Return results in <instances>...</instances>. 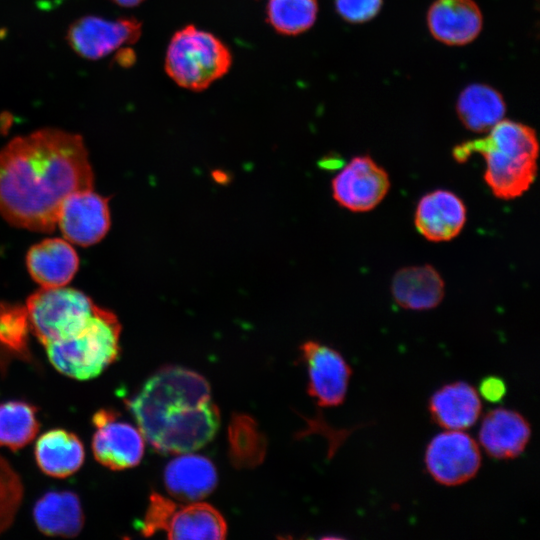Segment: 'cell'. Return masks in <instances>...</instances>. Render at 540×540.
<instances>
[{
  "instance_id": "6da1fadb",
  "label": "cell",
  "mask_w": 540,
  "mask_h": 540,
  "mask_svg": "<svg viewBox=\"0 0 540 540\" xmlns=\"http://www.w3.org/2000/svg\"><path fill=\"white\" fill-rule=\"evenodd\" d=\"M92 187L88 152L77 134L45 128L0 150V215L16 227L52 232L65 198Z\"/></svg>"
},
{
  "instance_id": "7a4b0ae2",
  "label": "cell",
  "mask_w": 540,
  "mask_h": 540,
  "mask_svg": "<svg viewBox=\"0 0 540 540\" xmlns=\"http://www.w3.org/2000/svg\"><path fill=\"white\" fill-rule=\"evenodd\" d=\"M127 406L144 439L165 454L202 448L220 424L207 380L179 366H166L151 375Z\"/></svg>"
},
{
  "instance_id": "3957f363",
  "label": "cell",
  "mask_w": 540,
  "mask_h": 540,
  "mask_svg": "<svg viewBox=\"0 0 540 540\" xmlns=\"http://www.w3.org/2000/svg\"><path fill=\"white\" fill-rule=\"evenodd\" d=\"M479 139L465 141L452 151L464 163L474 154L485 161L484 181L493 195L512 200L526 193L537 177L539 141L530 126L501 120Z\"/></svg>"
},
{
  "instance_id": "277c9868",
  "label": "cell",
  "mask_w": 540,
  "mask_h": 540,
  "mask_svg": "<svg viewBox=\"0 0 540 540\" xmlns=\"http://www.w3.org/2000/svg\"><path fill=\"white\" fill-rule=\"evenodd\" d=\"M121 325L110 311L99 308L77 334L45 345L52 365L77 380L98 376L118 356Z\"/></svg>"
},
{
  "instance_id": "5b68a950",
  "label": "cell",
  "mask_w": 540,
  "mask_h": 540,
  "mask_svg": "<svg viewBox=\"0 0 540 540\" xmlns=\"http://www.w3.org/2000/svg\"><path fill=\"white\" fill-rule=\"evenodd\" d=\"M232 55L215 35L187 25L175 32L165 55V71L180 87L202 91L230 69Z\"/></svg>"
},
{
  "instance_id": "8992f818",
  "label": "cell",
  "mask_w": 540,
  "mask_h": 540,
  "mask_svg": "<svg viewBox=\"0 0 540 540\" xmlns=\"http://www.w3.org/2000/svg\"><path fill=\"white\" fill-rule=\"evenodd\" d=\"M98 306L84 293L63 287L41 288L27 300V316L36 337L47 345L81 331Z\"/></svg>"
},
{
  "instance_id": "52a82bcc",
  "label": "cell",
  "mask_w": 540,
  "mask_h": 540,
  "mask_svg": "<svg viewBox=\"0 0 540 540\" xmlns=\"http://www.w3.org/2000/svg\"><path fill=\"white\" fill-rule=\"evenodd\" d=\"M157 532H165L169 539H224L227 525L220 512L208 503L178 504L152 493L142 533L151 536Z\"/></svg>"
},
{
  "instance_id": "ba28073f",
  "label": "cell",
  "mask_w": 540,
  "mask_h": 540,
  "mask_svg": "<svg viewBox=\"0 0 540 540\" xmlns=\"http://www.w3.org/2000/svg\"><path fill=\"white\" fill-rule=\"evenodd\" d=\"M425 465L439 484L457 486L471 480L481 466L476 441L462 430H448L436 435L425 452Z\"/></svg>"
},
{
  "instance_id": "9c48e42d",
  "label": "cell",
  "mask_w": 540,
  "mask_h": 540,
  "mask_svg": "<svg viewBox=\"0 0 540 540\" xmlns=\"http://www.w3.org/2000/svg\"><path fill=\"white\" fill-rule=\"evenodd\" d=\"M387 171L368 155L353 157L333 178L334 200L351 212H368L389 192Z\"/></svg>"
},
{
  "instance_id": "30bf717a",
  "label": "cell",
  "mask_w": 540,
  "mask_h": 540,
  "mask_svg": "<svg viewBox=\"0 0 540 540\" xmlns=\"http://www.w3.org/2000/svg\"><path fill=\"white\" fill-rule=\"evenodd\" d=\"M141 29V23L132 17L112 20L88 15L69 26L66 39L80 57L98 60L124 45L134 44L140 38Z\"/></svg>"
},
{
  "instance_id": "8fae6325",
  "label": "cell",
  "mask_w": 540,
  "mask_h": 540,
  "mask_svg": "<svg viewBox=\"0 0 540 540\" xmlns=\"http://www.w3.org/2000/svg\"><path fill=\"white\" fill-rule=\"evenodd\" d=\"M302 359L308 371V393L322 407L343 403L352 369L335 349L316 341L301 346Z\"/></svg>"
},
{
  "instance_id": "7c38bea8",
  "label": "cell",
  "mask_w": 540,
  "mask_h": 540,
  "mask_svg": "<svg viewBox=\"0 0 540 540\" xmlns=\"http://www.w3.org/2000/svg\"><path fill=\"white\" fill-rule=\"evenodd\" d=\"M57 226L70 243L86 247L99 242L110 227L108 199L92 189L70 194L60 206Z\"/></svg>"
},
{
  "instance_id": "4fadbf2b",
  "label": "cell",
  "mask_w": 540,
  "mask_h": 540,
  "mask_svg": "<svg viewBox=\"0 0 540 540\" xmlns=\"http://www.w3.org/2000/svg\"><path fill=\"white\" fill-rule=\"evenodd\" d=\"M96 431L92 450L102 465L123 470L139 464L144 453V437L133 425L117 419V414L101 410L93 416Z\"/></svg>"
},
{
  "instance_id": "5bb4252c",
  "label": "cell",
  "mask_w": 540,
  "mask_h": 540,
  "mask_svg": "<svg viewBox=\"0 0 540 540\" xmlns=\"http://www.w3.org/2000/svg\"><path fill=\"white\" fill-rule=\"evenodd\" d=\"M467 220L463 200L454 192L436 189L423 195L417 203L414 224L428 241L446 242L457 237Z\"/></svg>"
},
{
  "instance_id": "9a60e30c",
  "label": "cell",
  "mask_w": 540,
  "mask_h": 540,
  "mask_svg": "<svg viewBox=\"0 0 540 540\" xmlns=\"http://www.w3.org/2000/svg\"><path fill=\"white\" fill-rule=\"evenodd\" d=\"M427 24L437 41L461 46L479 35L483 17L474 0H436L428 10Z\"/></svg>"
},
{
  "instance_id": "2e32d148",
  "label": "cell",
  "mask_w": 540,
  "mask_h": 540,
  "mask_svg": "<svg viewBox=\"0 0 540 540\" xmlns=\"http://www.w3.org/2000/svg\"><path fill=\"white\" fill-rule=\"evenodd\" d=\"M531 437V426L520 413L496 408L483 418L479 442L494 459H513L526 448Z\"/></svg>"
},
{
  "instance_id": "e0dca14e",
  "label": "cell",
  "mask_w": 540,
  "mask_h": 540,
  "mask_svg": "<svg viewBox=\"0 0 540 540\" xmlns=\"http://www.w3.org/2000/svg\"><path fill=\"white\" fill-rule=\"evenodd\" d=\"M391 294L396 304L404 309L429 310L443 300L445 283L429 264L403 267L392 278Z\"/></svg>"
},
{
  "instance_id": "ac0fdd59",
  "label": "cell",
  "mask_w": 540,
  "mask_h": 540,
  "mask_svg": "<svg viewBox=\"0 0 540 540\" xmlns=\"http://www.w3.org/2000/svg\"><path fill=\"white\" fill-rule=\"evenodd\" d=\"M27 268L42 288L63 287L74 277L79 258L67 240L45 239L32 246L27 254Z\"/></svg>"
},
{
  "instance_id": "d6986e66",
  "label": "cell",
  "mask_w": 540,
  "mask_h": 540,
  "mask_svg": "<svg viewBox=\"0 0 540 540\" xmlns=\"http://www.w3.org/2000/svg\"><path fill=\"white\" fill-rule=\"evenodd\" d=\"M429 412L439 426L448 430H465L478 420L482 404L475 388L457 381L444 385L429 399Z\"/></svg>"
},
{
  "instance_id": "ffe728a7",
  "label": "cell",
  "mask_w": 540,
  "mask_h": 540,
  "mask_svg": "<svg viewBox=\"0 0 540 540\" xmlns=\"http://www.w3.org/2000/svg\"><path fill=\"white\" fill-rule=\"evenodd\" d=\"M168 492L182 501H198L209 495L217 484L213 463L206 457L183 453L168 463L164 472Z\"/></svg>"
},
{
  "instance_id": "44dd1931",
  "label": "cell",
  "mask_w": 540,
  "mask_h": 540,
  "mask_svg": "<svg viewBox=\"0 0 540 540\" xmlns=\"http://www.w3.org/2000/svg\"><path fill=\"white\" fill-rule=\"evenodd\" d=\"M33 516L38 529L50 536H76L84 524L79 498L70 491L44 494L36 502Z\"/></svg>"
},
{
  "instance_id": "7402d4cb",
  "label": "cell",
  "mask_w": 540,
  "mask_h": 540,
  "mask_svg": "<svg viewBox=\"0 0 540 540\" xmlns=\"http://www.w3.org/2000/svg\"><path fill=\"white\" fill-rule=\"evenodd\" d=\"M84 448L78 437L63 429L47 431L36 442L35 457L47 475L63 478L75 473L83 464Z\"/></svg>"
},
{
  "instance_id": "603a6c76",
  "label": "cell",
  "mask_w": 540,
  "mask_h": 540,
  "mask_svg": "<svg viewBox=\"0 0 540 540\" xmlns=\"http://www.w3.org/2000/svg\"><path fill=\"white\" fill-rule=\"evenodd\" d=\"M456 111L467 129L486 133L503 120L506 104L502 95L493 87L486 84H471L460 93Z\"/></svg>"
},
{
  "instance_id": "cb8c5ba5",
  "label": "cell",
  "mask_w": 540,
  "mask_h": 540,
  "mask_svg": "<svg viewBox=\"0 0 540 540\" xmlns=\"http://www.w3.org/2000/svg\"><path fill=\"white\" fill-rule=\"evenodd\" d=\"M38 428L32 405L22 401L0 403V446L19 449L33 440Z\"/></svg>"
},
{
  "instance_id": "d4e9b609",
  "label": "cell",
  "mask_w": 540,
  "mask_h": 540,
  "mask_svg": "<svg viewBox=\"0 0 540 540\" xmlns=\"http://www.w3.org/2000/svg\"><path fill=\"white\" fill-rule=\"evenodd\" d=\"M318 13L317 0H268L267 21L279 34L294 36L310 29Z\"/></svg>"
},
{
  "instance_id": "484cf974",
  "label": "cell",
  "mask_w": 540,
  "mask_h": 540,
  "mask_svg": "<svg viewBox=\"0 0 540 540\" xmlns=\"http://www.w3.org/2000/svg\"><path fill=\"white\" fill-rule=\"evenodd\" d=\"M230 436L232 454L236 463L249 464L247 451H255L260 457L264 453V444L250 418L239 416L233 419Z\"/></svg>"
},
{
  "instance_id": "4316f807",
  "label": "cell",
  "mask_w": 540,
  "mask_h": 540,
  "mask_svg": "<svg viewBox=\"0 0 540 540\" xmlns=\"http://www.w3.org/2000/svg\"><path fill=\"white\" fill-rule=\"evenodd\" d=\"M26 309L0 306V340L14 349L24 348L28 326Z\"/></svg>"
},
{
  "instance_id": "83f0119b",
  "label": "cell",
  "mask_w": 540,
  "mask_h": 540,
  "mask_svg": "<svg viewBox=\"0 0 540 540\" xmlns=\"http://www.w3.org/2000/svg\"><path fill=\"white\" fill-rule=\"evenodd\" d=\"M382 3V0H335V8L347 22L363 23L378 14Z\"/></svg>"
},
{
  "instance_id": "f1b7e54d",
  "label": "cell",
  "mask_w": 540,
  "mask_h": 540,
  "mask_svg": "<svg viewBox=\"0 0 540 540\" xmlns=\"http://www.w3.org/2000/svg\"><path fill=\"white\" fill-rule=\"evenodd\" d=\"M506 384L498 376H487L479 384L481 396L489 402H500L506 394Z\"/></svg>"
},
{
  "instance_id": "f546056e",
  "label": "cell",
  "mask_w": 540,
  "mask_h": 540,
  "mask_svg": "<svg viewBox=\"0 0 540 540\" xmlns=\"http://www.w3.org/2000/svg\"><path fill=\"white\" fill-rule=\"evenodd\" d=\"M113 3L122 7H135L141 4L144 0H111Z\"/></svg>"
}]
</instances>
